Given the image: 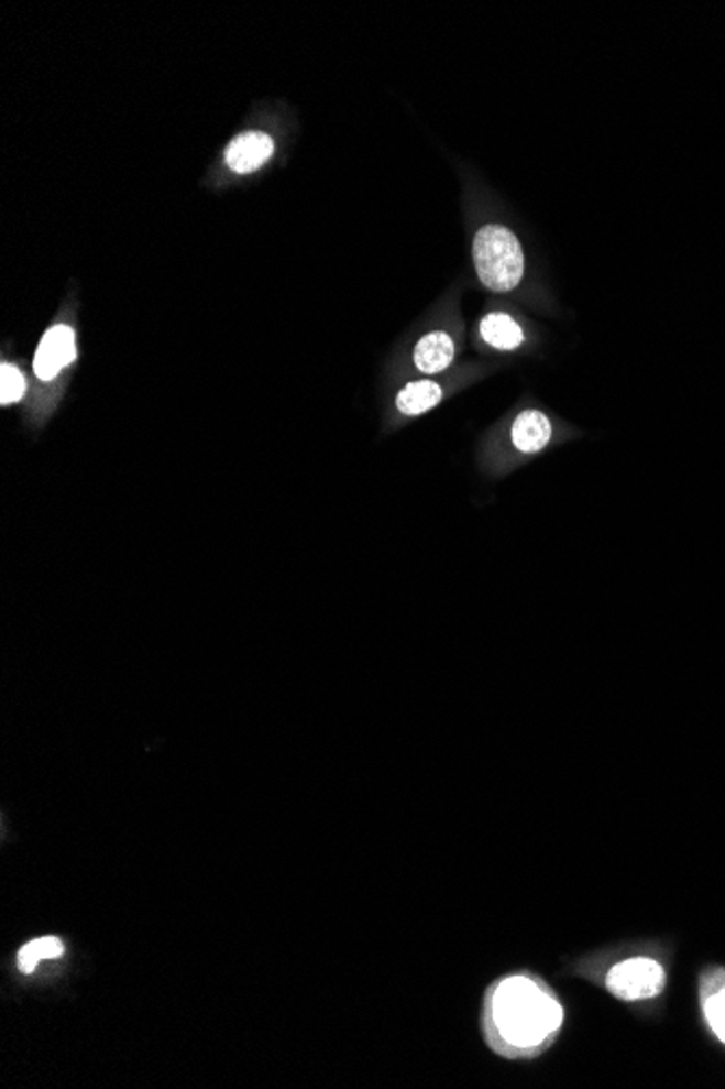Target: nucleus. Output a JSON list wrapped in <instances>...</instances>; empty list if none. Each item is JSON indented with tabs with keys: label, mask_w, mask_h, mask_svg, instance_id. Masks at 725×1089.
Instances as JSON below:
<instances>
[{
	"label": "nucleus",
	"mask_w": 725,
	"mask_h": 1089,
	"mask_svg": "<svg viewBox=\"0 0 725 1089\" xmlns=\"http://www.w3.org/2000/svg\"><path fill=\"white\" fill-rule=\"evenodd\" d=\"M481 336L495 350H515L524 344V329L508 314H486L481 320Z\"/></svg>",
	"instance_id": "1a4fd4ad"
},
{
	"label": "nucleus",
	"mask_w": 725,
	"mask_h": 1089,
	"mask_svg": "<svg viewBox=\"0 0 725 1089\" xmlns=\"http://www.w3.org/2000/svg\"><path fill=\"white\" fill-rule=\"evenodd\" d=\"M479 279L493 292H510L524 276V251L519 240L499 225H486L474 240Z\"/></svg>",
	"instance_id": "f03ea898"
},
{
	"label": "nucleus",
	"mask_w": 725,
	"mask_h": 1089,
	"mask_svg": "<svg viewBox=\"0 0 725 1089\" xmlns=\"http://www.w3.org/2000/svg\"><path fill=\"white\" fill-rule=\"evenodd\" d=\"M64 955V944L57 937H40L22 946L18 952V968L24 974H31L42 959H57Z\"/></svg>",
	"instance_id": "9b49d317"
},
{
	"label": "nucleus",
	"mask_w": 725,
	"mask_h": 1089,
	"mask_svg": "<svg viewBox=\"0 0 725 1089\" xmlns=\"http://www.w3.org/2000/svg\"><path fill=\"white\" fill-rule=\"evenodd\" d=\"M454 339L446 331H432L428 336L421 337L415 346L413 361L415 368L424 374H437L450 368L454 361Z\"/></svg>",
	"instance_id": "6e6552de"
},
{
	"label": "nucleus",
	"mask_w": 725,
	"mask_h": 1089,
	"mask_svg": "<svg viewBox=\"0 0 725 1089\" xmlns=\"http://www.w3.org/2000/svg\"><path fill=\"white\" fill-rule=\"evenodd\" d=\"M667 983L662 966L651 957H633L615 963L606 974V990L624 1003L651 1001Z\"/></svg>",
	"instance_id": "7ed1b4c3"
},
{
	"label": "nucleus",
	"mask_w": 725,
	"mask_h": 1089,
	"mask_svg": "<svg viewBox=\"0 0 725 1089\" xmlns=\"http://www.w3.org/2000/svg\"><path fill=\"white\" fill-rule=\"evenodd\" d=\"M77 359V339L75 331L68 325H55L48 329L35 352L33 372L40 381L48 383L62 374L64 368L75 363Z\"/></svg>",
	"instance_id": "20e7f679"
},
{
	"label": "nucleus",
	"mask_w": 725,
	"mask_h": 1089,
	"mask_svg": "<svg viewBox=\"0 0 725 1089\" xmlns=\"http://www.w3.org/2000/svg\"><path fill=\"white\" fill-rule=\"evenodd\" d=\"M24 394H26V379L22 377V372L11 363H2L0 366V405L2 407L13 405V403L22 401Z\"/></svg>",
	"instance_id": "f8f14e48"
},
{
	"label": "nucleus",
	"mask_w": 725,
	"mask_h": 1089,
	"mask_svg": "<svg viewBox=\"0 0 725 1089\" xmlns=\"http://www.w3.org/2000/svg\"><path fill=\"white\" fill-rule=\"evenodd\" d=\"M510 437H513V444L519 453H526V455L539 453L552 439V422L543 412L526 410L513 422Z\"/></svg>",
	"instance_id": "0eeeda50"
},
{
	"label": "nucleus",
	"mask_w": 725,
	"mask_h": 1089,
	"mask_svg": "<svg viewBox=\"0 0 725 1089\" xmlns=\"http://www.w3.org/2000/svg\"><path fill=\"white\" fill-rule=\"evenodd\" d=\"M700 1005L708 1028L725 1046V968H708L702 972Z\"/></svg>",
	"instance_id": "423d86ee"
},
{
	"label": "nucleus",
	"mask_w": 725,
	"mask_h": 1089,
	"mask_svg": "<svg viewBox=\"0 0 725 1089\" xmlns=\"http://www.w3.org/2000/svg\"><path fill=\"white\" fill-rule=\"evenodd\" d=\"M441 399H443L441 385L424 379V381H413L404 388L396 399V407L404 416H419L437 407Z\"/></svg>",
	"instance_id": "9d476101"
},
{
	"label": "nucleus",
	"mask_w": 725,
	"mask_h": 1089,
	"mask_svg": "<svg viewBox=\"0 0 725 1089\" xmlns=\"http://www.w3.org/2000/svg\"><path fill=\"white\" fill-rule=\"evenodd\" d=\"M564 1009L557 992L537 974L497 979L484 997V1035L506 1059H537L559 1039Z\"/></svg>",
	"instance_id": "f257e3e1"
},
{
	"label": "nucleus",
	"mask_w": 725,
	"mask_h": 1089,
	"mask_svg": "<svg viewBox=\"0 0 725 1089\" xmlns=\"http://www.w3.org/2000/svg\"><path fill=\"white\" fill-rule=\"evenodd\" d=\"M274 155V140L263 131L240 133L227 149V164L238 174L261 168Z\"/></svg>",
	"instance_id": "39448f33"
}]
</instances>
